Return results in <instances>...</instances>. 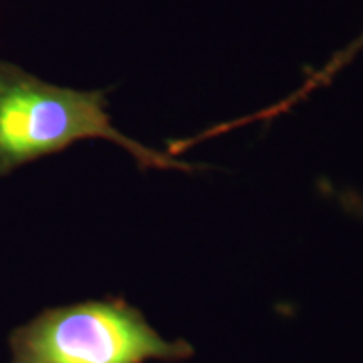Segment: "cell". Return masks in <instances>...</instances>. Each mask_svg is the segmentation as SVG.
Returning a JSON list of instances; mask_svg holds the SVG:
<instances>
[{"mask_svg":"<svg viewBox=\"0 0 363 363\" xmlns=\"http://www.w3.org/2000/svg\"><path fill=\"white\" fill-rule=\"evenodd\" d=\"M9 363H143L190 355L162 338L142 313L123 301L51 308L13 330Z\"/></svg>","mask_w":363,"mask_h":363,"instance_id":"cell-2","label":"cell"},{"mask_svg":"<svg viewBox=\"0 0 363 363\" xmlns=\"http://www.w3.org/2000/svg\"><path fill=\"white\" fill-rule=\"evenodd\" d=\"M98 138L123 148L142 169H195L115 128L103 91L45 83L0 59V179L81 140Z\"/></svg>","mask_w":363,"mask_h":363,"instance_id":"cell-1","label":"cell"},{"mask_svg":"<svg viewBox=\"0 0 363 363\" xmlns=\"http://www.w3.org/2000/svg\"><path fill=\"white\" fill-rule=\"evenodd\" d=\"M363 52V29L362 33L357 35L352 43H348L343 49H340L331 56L328 61L325 62L320 69L313 71L308 78L303 81V84L299 86L296 91H293L291 94L281 99V101L271 104V106H266L264 110L252 113V115H247L244 118H239V120L234 121H225V123H220L217 126H212L203 133H199V138L206 140L208 136H217L222 133H229L230 130L239 128V126L254 123V121H271L274 118H278L279 115H284L289 110H293L294 106H298L303 99H306L308 96H311L313 93H316L320 88H325L328 86L331 81H333L337 76L342 72L345 67L350 65L352 61H355L357 56H360Z\"/></svg>","mask_w":363,"mask_h":363,"instance_id":"cell-3","label":"cell"}]
</instances>
